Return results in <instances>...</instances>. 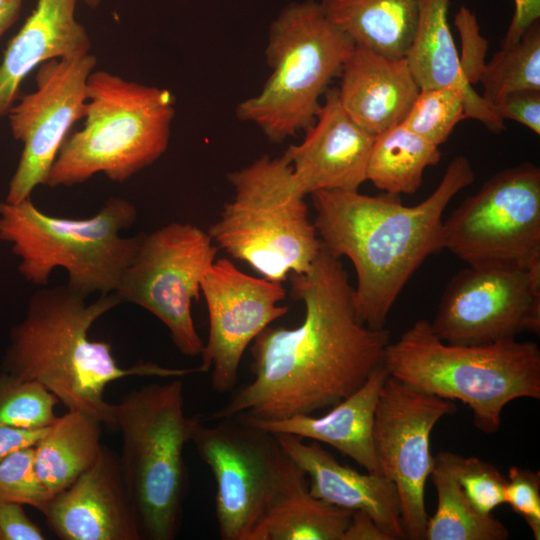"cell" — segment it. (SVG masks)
Returning <instances> with one entry per match:
<instances>
[{"mask_svg": "<svg viewBox=\"0 0 540 540\" xmlns=\"http://www.w3.org/2000/svg\"><path fill=\"white\" fill-rule=\"evenodd\" d=\"M58 398L41 383L0 375V425L21 429H45L57 416Z\"/></svg>", "mask_w": 540, "mask_h": 540, "instance_id": "f546056e", "label": "cell"}, {"mask_svg": "<svg viewBox=\"0 0 540 540\" xmlns=\"http://www.w3.org/2000/svg\"><path fill=\"white\" fill-rule=\"evenodd\" d=\"M23 0H0V38L17 20Z\"/></svg>", "mask_w": 540, "mask_h": 540, "instance_id": "60d3db41", "label": "cell"}, {"mask_svg": "<svg viewBox=\"0 0 540 540\" xmlns=\"http://www.w3.org/2000/svg\"><path fill=\"white\" fill-rule=\"evenodd\" d=\"M51 496L36 471L34 446L17 449L0 460V499L42 512Z\"/></svg>", "mask_w": 540, "mask_h": 540, "instance_id": "d6a6232c", "label": "cell"}, {"mask_svg": "<svg viewBox=\"0 0 540 540\" xmlns=\"http://www.w3.org/2000/svg\"><path fill=\"white\" fill-rule=\"evenodd\" d=\"M440 159L438 146L400 123L374 136L366 181L388 194H413L422 184L424 171Z\"/></svg>", "mask_w": 540, "mask_h": 540, "instance_id": "484cf974", "label": "cell"}, {"mask_svg": "<svg viewBox=\"0 0 540 540\" xmlns=\"http://www.w3.org/2000/svg\"><path fill=\"white\" fill-rule=\"evenodd\" d=\"M282 449L304 472L312 496L350 511H364L392 540L405 538L394 483L384 475L361 473L343 465L319 442L275 435Z\"/></svg>", "mask_w": 540, "mask_h": 540, "instance_id": "d6986e66", "label": "cell"}, {"mask_svg": "<svg viewBox=\"0 0 540 540\" xmlns=\"http://www.w3.org/2000/svg\"><path fill=\"white\" fill-rule=\"evenodd\" d=\"M23 505L0 499V540H43L40 527L24 512Z\"/></svg>", "mask_w": 540, "mask_h": 540, "instance_id": "8d00e7d4", "label": "cell"}, {"mask_svg": "<svg viewBox=\"0 0 540 540\" xmlns=\"http://www.w3.org/2000/svg\"><path fill=\"white\" fill-rule=\"evenodd\" d=\"M449 6V0H419L416 31L405 59L420 89H455L465 100L467 118L500 133L505 130L504 120L463 74L449 25Z\"/></svg>", "mask_w": 540, "mask_h": 540, "instance_id": "603a6c76", "label": "cell"}, {"mask_svg": "<svg viewBox=\"0 0 540 540\" xmlns=\"http://www.w3.org/2000/svg\"><path fill=\"white\" fill-rule=\"evenodd\" d=\"M227 178L234 197L207 231L215 245L270 281L307 272L322 245L285 155L262 156Z\"/></svg>", "mask_w": 540, "mask_h": 540, "instance_id": "ba28073f", "label": "cell"}, {"mask_svg": "<svg viewBox=\"0 0 540 540\" xmlns=\"http://www.w3.org/2000/svg\"><path fill=\"white\" fill-rule=\"evenodd\" d=\"M115 293L92 303L67 284L41 288L28 302L23 320L10 333L5 370L22 380L41 383L70 410L88 413L113 428V404L104 400L105 387L129 376L183 377L196 368H170L139 362L123 368L111 344L90 340L88 331L119 305Z\"/></svg>", "mask_w": 540, "mask_h": 540, "instance_id": "3957f363", "label": "cell"}, {"mask_svg": "<svg viewBox=\"0 0 540 540\" xmlns=\"http://www.w3.org/2000/svg\"><path fill=\"white\" fill-rule=\"evenodd\" d=\"M209 314V336L204 344L202 373L211 371L217 393L231 391L238 379L246 348L288 307L278 305L286 296L282 283L242 272L227 258L213 262L201 282Z\"/></svg>", "mask_w": 540, "mask_h": 540, "instance_id": "2e32d148", "label": "cell"}, {"mask_svg": "<svg viewBox=\"0 0 540 540\" xmlns=\"http://www.w3.org/2000/svg\"><path fill=\"white\" fill-rule=\"evenodd\" d=\"M63 540H141L119 458L103 446L96 462L51 496L41 512Z\"/></svg>", "mask_w": 540, "mask_h": 540, "instance_id": "e0dca14e", "label": "cell"}, {"mask_svg": "<svg viewBox=\"0 0 540 540\" xmlns=\"http://www.w3.org/2000/svg\"><path fill=\"white\" fill-rule=\"evenodd\" d=\"M505 504L520 516L534 538L540 539V473L511 466L506 477Z\"/></svg>", "mask_w": 540, "mask_h": 540, "instance_id": "836d02e7", "label": "cell"}, {"mask_svg": "<svg viewBox=\"0 0 540 540\" xmlns=\"http://www.w3.org/2000/svg\"><path fill=\"white\" fill-rule=\"evenodd\" d=\"M197 417L186 415L178 379L132 390L113 404L121 474L142 539L173 540L179 532L188 489L184 448Z\"/></svg>", "mask_w": 540, "mask_h": 540, "instance_id": "52a82bcc", "label": "cell"}, {"mask_svg": "<svg viewBox=\"0 0 540 540\" xmlns=\"http://www.w3.org/2000/svg\"><path fill=\"white\" fill-rule=\"evenodd\" d=\"M475 180L467 157L452 159L431 195L404 205L398 195L368 196L349 190L312 195L314 225L322 247L354 265L357 318L373 329L385 328L388 314L406 283L425 261L443 249V213Z\"/></svg>", "mask_w": 540, "mask_h": 540, "instance_id": "7a4b0ae2", "label": "cell"}, {"mask_svg": "<svg viewBox=\"0 0 540 540\" xmlns=\"http://www.w3.org/2000/svg\"><path fill=\"white\" fill-rule=\"evenodd\" d=\"M194 424L191 440L216 486L215 515L222 540H256L266 517L304 472L274 434L237 417Z\"/></svg>", "mask_w": 540, "mask_h": 540, "instance_id": "30bf717a", "label": "cell"}, {"mask_svg": "<svg viewBox=\"0 0 540 540\" xmlns=\"http://www.w3.org/2000/svg\"><path fill=\"white\" fill-rule=\"evenodd\" d=\"M289 278L291 297L305 307L302 323L269 325L254 339L253 380L209 420L312 414L354 393L382 365L390 333L357 318L354 288L341 258L321 247L307 272Z\"/></svg>", "mask_w": 540, "mask_h": 540, "instance_id": "6da1fadb", "label": "cell"}, {"mask_svg": "<svg viewBox=\"0 0 540 540\" xmlns=\"http://www.w3.org/2000/svg\"><path fill=\"white\" fill-rule=\"evenodd\" d=\"M352 513L312 496L304 474L274 505L256 540H342Z\"/></svg>", "mask_w": 540, "mask_h": 540, "instance_id": "4316f807", "label": "cell"}, {"mask_svg": "<svg viewBox=\"0 0 540 540\" xmlns=\"http://www.w3.org/2000/svg\"><path fill=\"white\" fill-rule=\"evenodd\" d=\"M456 411L454 401L414 389L388 376L380 392L373 443L382 473L395 485L405 538L424 540L428 521L425 486L434 466L430 436Z\"/></svg>", "mask_w": 540, "mask_h": 540, "instance_id": "5bb4252c", "label": "cell"}, {"mask_svg": "<svg viewBox=\"0 0 540 540\" xmlns=\"http://www.w3.org/2000/svg\"><path fill=\"white\" fill-rule=\"evenodd\" d=\"M466 118L463 96L453 88L440 87L420 89L402 124L439 147Z\"/></svg>", "mask_w": 540, "mask_h": 540, "instance_id": "4dcf8cb0", "label": "cell"}, {"mask_svg": "<svg viewBox=\"0 0 540 540\" xmlns=\"http://www.w3.org/2000/svg\"><path fill=\"white\" fill-rule=\"evenodd\" d=\"M217 252L208 232L171 222L142 235L115 294L158 318L182 354L197 356L204 343L193 322L192 302L199 300L202 279Z\"/></svg>", "mask_w": 540, "mask_h": 540, "instance_id": "7c38bea8", "label": "cell"}, {"mask_svg": "<svg viewBox=\"0 0 540 540\" xmlns=\"http://www.w3.org/2000/svg\"><path fill=\"white\" fill-rule=\"evenodd\" d=\"M85 4H87L90 8H96L99 6L104 0H83Z\"/></svg>", "mask_w": 540, "mask_h": 540, "instance_id": "b9f144b4", "label": "cell"}, {"mask_svg": "<svg viewBox=\"0 0 540 540\" xmlns=\"http://www.w3.org/2000/svg\"><path fill=\"white\" fill-rule=\"evenodd\" d=\"M46 430L0 425V460L17 449L35 446Z\"/></svg>", "mask_w": 540, "mask_h": 540, "instance_id": "f35d334b", "label": "cell"}, {"mask_svg": "<svg viewBox=\"0 0 540 540\" xmlns=\"http://www.w3.org/2000/svg\"><path fill=\"white\" fill-rule=\"evenodd\" d=\"M388 376L384 366H378L359 389L333 405L323 416L305 414L277 420L250 416L237 418L274 435L289 434L328 444L354 460L366 472L383 475L372 430L377 401Z\"/></svg>", "mask_w": 540, "mask_h": 540, "instance_id": "44dd1931", "label": "cell"}, {"mask_svg": "<svg viewBox=\"0 0 540 540\" xmlns=\"http://www.w3.org/2000/svg\"><path fill=\"white\" fill-rule=\"evenodd\" d=\"M514 13L501 46L517 42L540 19V0H513Z\"/></svg>", "mask_w": 540, "mask_h": 540, "instance_id": "74e56055", "label": "cell"}, {"mask_svg": "<svg viewBox=\"0 0 540 540\" xmlns=\"http://www.w3.org/2000/svg\"><path fill=\"white\" fill-rule=\"evenodd\" d=\"M434 458L449 470L464 496L479 512L490 514L505 504L506 477L493 464L449 451H442Z\"/></svg>", "mask_w": 540, "mask_h": 540, "instance_id": "1f68e13d", "label": "cell"}, {"mask_svg": "<svg viewBox=\"0 0 540 540\" xmlns=\"http://www.w3.org/2000/svg\"><path fill=\"white\" fill-rule=\"evenodd\" d=\"M327 19L355 45L404 58L412 43L419 0H320Z\"/></svg>", "mask_w": 540, "mask_h": 540, "instance_id": "cb8c5ba5", "label": "cell"}, {"mask_svg": "<svg viewBox=\"0 0 540 540\" xmlns=\"http://www.w3.org/2000/svg\"><path fill=\"white\" fill-rule=\"evenodd\" d=\"M461 41L460 64L466 80L474 85L486 67L488 41L481 34L476 14L462 5L454 18Z\"/></svg>", "mask_w": 540, "mask_h": 540, "instance_id": "e575fe53", "label": "cell"}, {"mask_svg": "<svg viewBox=\"0 0 540 540\" xmlns=\"http://www.w3.org/2000/svg\"><path fill=\"white\" fill-rule=\"evenodd\" d=\"M481 96L493 106L506 94L526 89L540 90V23L532 24L521 38L501 46L486 63L480 78Z\"/></svg>", "mask_w": 540, "mask_h": 540, "instance_id": "f1b7e54d", "label": "cell"}, {"mask_svg": "<svg viewBox=\"0 0 540 540\" xmlns=\"http://www.w3.org/2000/svg\"><path fill=\"white\" fill-rule=\"evenodd\" d=\"M373 140L345 112L337 88L327 89L304 140L284 153L297 190L303 196L320 190H358L366 181Z\"/></svg>", "mask_w": 540, "mask_h": 540, "instance_id": "ac0fdd59", "label": "cell"}, {"mask_svg": "<svg viewBox=\"0 0 540 540\" xmlns=\"http://www.w3.org/2000/svg\"><path fill=\"white\" fill-rule=\"evenodd\" d=\"M430 477L437 492V508L428 517L424 540L508 539L505 525L492 513L474 508L449 470L435 458Z\"/></svg>", "mask_w": 540, "mask_h": 540, "instance_id": "83f0119b", "label": "cell"}, {"mask_svg": "<svg viewBox=\"0 0 540 540\" xmlns=\"http://www.w3.org/2000/svg\"><path fill=\"white\" fill-rule=\"evenodd\" d=\"M342 540H392L364 511H353Z\"/></svg>", "mask_w": 540, "mask_h": 540, "instance_id": "ab89813d", "label": "cell"}, {"mask_svg": "<svg viewBox=\"0 0 540 540\" xmlns=\"http://www.w3.org/2000/svg\"><path fill=\"white\" fill-rule=\"evenodd\" d=\"M137 219L128 200L111 197L92 217L48 215L26 198L0 202V240L20 260L19 273L28 282L47 286L53 270L63 268L67 285L87 298L115 293L134 259L143 234L123 237Z\"/></svg>", "mask_w": 540, "mask_h": 540, "instance_id": "8992f818", "label": "cell"}, {"mask_svg": "<svg viewBox=\"0 0 540 540\" xmlns=\"http://www.w3.org/2000/svg\"><path fill=\"white\" fill-rule=\"evenodd\" d=\"M339 74L341 106L373 136L402 123L420 91L405 57L390 58L359 45Z\"/></svg>", "mask_w": 540, "mask_h": 540, "instance_id": "ffe728a7", "label": "cell"}, {"mask_svg": "<svg viewBox=\"0 0 540 540\" xmlns=\"http://www.w3.org/2000/svg\"><path fill=\"white\" fill-rule=\"evenodd\" d=\"M96 63L91 53L42 63L35 77V90L9 109L12 135L23 143V150L5 201H22L31 197L37 186L46 184L71 127L84 118L87 80Z\"/></svg>", "mask_w": 540, "mask_h": 540, "instance_id": "9a60e30c", "label": "cell"}, {"mask_svg": "<svg viewBox=\"0 0 540 540\" xmlns=\"http://www.w3.org/2000/svg\"><path fill=\"white\" fill-rule=\"evenodd\" d=\"M442 244L468 265H540V169L493 175L443 220Z\"/></svg>", "mask_w": 540, "mask_h": 540, "instance_id": "8fae6325", "label": "cell"}, {"mask_svg": "<svg viewBox=\"0 0 540 540\" xmlns=\"http://www.w3.org/2000/svg\"><path fill=\"white\" fill-rule=\"evenodd\" d=\"M1 61V60H0Z\"/></svg>", "mask_w": 540, "mask_h": 540, "instance_id": "7bdbcfd3", "label": "cell"}, {"mask_svg": "<svg viewBox=\"0 0 540 540\" xmlns=\"http://www.w3.org/2000/svg\"><path fill=\"white\" fill-rule=\"evenodd\" d=\"M78 0H36V6L10 40L0 61V118L18 97L21 83L42 63L90 53L91 41L77 21Z\"/></svg>", "mask_w": 540, "mask_h": 540, "instance_id": "7402d4cb", "label": "cell"}, {"mask_svg": "<svg viewBox=\"0 0 540 540\" xmlns=\"http://www.w3.org/2000/svg\"><path fill=\"white\" fill-rule=\"evenodd\" d=\"M382 365L414 389L466 404L475 426L487 434L499 430L511 401L540 399V349L533 341L450 344L420 319L387 345Z\"/></svg>", "mask_w": 540, "mask_h": 540, "instance_id": "277c9868", "label": "cell"}, {"mask_svg": "<svg viewBox=\"0 0 540 540\" xmlns=\"http://www.w3.org/2000/svg\"><path fill=\"white\" fill-rule=\"evenodd\" d=\"M102 422L80 410L57 417L35 449L38 476L53 495L70 486L98 459Z\"/></svg>", "mask_w": 540, "mask_h": 540, "instance_id": "d4e9b609", "label": "cell"}, {"mask_svg": "<svg viewBox=\"0 0 540 540\" xmlns=\"http://www.w3.org/2000/svg\"><path fill=\"white\" fill-rule=\"evenodd\" d=\"M430 326L440 340L456 345L539 334L540 265H468L447 285Z\"/></svg>", "mask_w": 540, "mask_h": 540, "instance_id": "4fadbf2b", "label": "cell"}, {"mask_svg": "<svg viewBox=\"0 0 540 540\" xmlns=\"http://www.w3.org/2000/svg\"><path fill=\"white\" fill-rule=\"evenodd\" d=\"M174 105L167 89L93 71L87 80L84 125L64 140L45 185L71 187L98 173L126 182L167 150Z\"/></svg>", "mask_w": 540, "mask_h": 540, "instance_id": "5b68a950", "label": "cell"}, {"mask_svg": "<svg viewBox=\"0 0 540 540\" xmlns=\"http://www.w3.org/2000/svg\"><path fill=\"white\" fill-rule=\"evenodd\" d=\"M354 47L319 1L288 4L269 27L265 55L271 74L258 94L238 104L237 118L255 124L275 143L306 129Z\"/></svg>", "mask_w": 540, "mask_h": 540, "instance_id": "9c48e42d", "label": "cell"}, {"mask_svg": "<svg viewBox=\"0 0 540 540\" xmlns=\"http://www.w3.org/2000/svg\"><path fill=\"white\" fill-rule=\"evenodd\" d=\"M494 109L503 120H513L540 134V90L526 89L503 96Z\"/></svg>", "mask_w": 540, "mask_h": 540, "instance_id": "d590c367", "label": "cell"}]
</instances>
